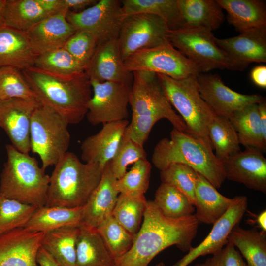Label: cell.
Here are the masks:
<instances>
[{
  "mask_svg": "<svg viewBox=\"0 0 266 266\" xmlns=\"http://www.w3.org/2000/svg\"><path fill=\"white\" fill-rule=\"evenodd\" d=\"M199 224L194 214L178 219L167 218L152 200H147L143 221L132 248L114 266H148L158 253L172 245L188 252Z\"/></svg>",
  "mask_w": 266,
  "mask_h": 266,
  "instance_id": "6da1fadb",
  "label": "cell"
},
{
  "mask_svg": "<svg viewBox=\"0 0 266 266\" xmlns=\"http://www.w3.org/2000/svg\"><path fill=\"white\" fill-rule=\"evenodd\" d=\"M22 72L38 101L55 111L69 124H78L86 116L92 97L86 71L71 78L55 76L34 66Z\"/></svg>",
  "mask_w": 266,
  "mask_h": 266,
  "instance_id": "7a4b0ae2",
  "label": "cell"
},
{
  "mask_svg": "<svg viewBox=\"0 0 266 266\" xmlns=\"http://www.w3.org/2000/svg\"><path fill=\"white\" fill-rule=\"evenodd\" d=\"M152 162L160 171L174 163L187 165L216 189L226 179L222 163L212 148L201 139L175 129L171 131L170 138H164L156 145Z\"/></svg>",
  "mask_w": 266,
  "mask_h": 266,
  "instance_id": "3957f363",
  "label": "cell"
},
{
  "mask_svg": "<svg viewBox=\"0 0 266 266\" xmlns=\"http://www.w3.org/2000/svg\"><path fill=\"white\" fill-rule=\"evenodd\" d=\"M103 169L98 164L81 162L74 153L68 151L50 176L45 206L83 207L99 185Z\"/></svg>",
  "mask_w": 266,
  "mask_h": 266,
  "instance_id": "277c9868",
  "label": "cell"
},
{
  "mask_svg": "<svg viewBox=\"0 0 266 266\" xmlns=\"http://www.w3.org/2000/svg\"><path fill=\"white\" fill-rule=\"evenodd\" d=\"M5 148L7 159L0 174V194L37 208L45 206L50 176L35 157L11 144H7Z\"/></svg>",
  "mask_w": 266,
  "mask_h": 266,
  "instance_id": "5b68a950",
  "label": "cell"
},
{
  "mask_svg": "<svg viewBox=\"0 0 266 266\" xmlns=\"http://www.w3.org/2000/svg\"><path fill=\"white\" fill-rule=\"evenodd\" d=\"M157 75L171 105L184 120L188 133L212 148L208 129L216 114L201 98L197 77L175 79Z\"/></svg>",
  "mask_w": 266,
  "mask_h": 266,
  "instance_id": "8992f818",
  "label": "cell"
},
{
  "mask_svg": "<svg viewBox=\"0 0 266 266\" xmlns=\"http://www.w3.org/2000/svg\"><path fill=\"white\" fill-rule=\"evenodd\" d=\"M68 125L55 111L41 104L33 114L30 132L31 151L39 156L44 170L55 166L68 152L70 142Z\"/></svg>",
  "mask_w": 266,
  "mask_h": 266,
  "instance_id": "52a82bcc",
  "label": "cell"
},
{
  "mask_svg": "<svg viewBox=\"0 0 266 266\" xmlns=\"http://www.w3.org/2000/svg\"><path fill=\"white\" fill-rule=\"evenodd\" d=\"M212 32L199 27L184 26L170 30L168 40L199 67L201 73L214 69L235 70L227 53L218 47Z\"/></svg>",
  "mask_w": 266,
  "mask_h": 266,
  "instance_id": "ba28073f",
  "label": "cell"
},
{
  "mask_svg": "<svg viewBox=\"0 0 266 266\" xmlns=\"http://www.w3.org/2000/svg\"><path fill=\"white\" fill-rule=\"evenodd\" d=\"M132 74L129 101L132 115L166 119L173 129L188 133L184 120L174 110L157 74L146 70L135 71Z\"/></svg>",
  "mask_w": 266,
  "mask_h": 266,
  "instance_id": "9c48e42d",
  "label": "cell"
},
{
  "mask_svg": "<svg viewBox=\"0 0 266 266\" xmlns=\"http://www.w3.org/2000/svg\"><path fill=\"white\" fill-rule=\"evenodd\" d=\"M124 65L131 73L146 70L175 79L197 77L201 73L198 66L168 40L157 46L133 53L124 61Z\"/></svg>",
  "mask_w": 266,
  "mask_h": 266,
  "instance_id": "30bf717a",
  "label": "cell"
},
{
  "mask_svg": "<svg viewBox=\"0 0 266 266\" xmlns=\"http://www.w3.org/2000/svg\"><path fill=\"white\" fill-rule=\"evenodd\" d=\"M125 17L121 1L118 0H98L81 12L67 11L66 14V20L76 30L90 32L98 45L118 39Z\"/></svg>",
  "mask_w": 266,
  "mask_h": 266,
  "instance_id": "8fae6325",
  "label": "cell"
},
{
  "mask_svg": "<svg viewBox=\"0 0 266 266\" xmlns=\"http://www.w3.org/2000/svg\"><path fill=\"white\" fill-rule=\"evenodd\" d=\"M169 31L166 21L158 16L146 13L126 16L118 38L123 62L138 50L167 40Z\"/></svg>",
  "mask_w": 266,
  "mask_h": 266,
  "instance_id": "7c38bea8",
  "label": "cell"
},
{
  "mask_svg": "<svg viewBox=\"0 0 266 266\" xmlns=\"http://www.w3.org/2000/svg\"><path fill=\"white\" fill-rule=\"evenodd\" d=\"M93 96L86 117L92 125L127 120L132 85L90 79Z\"/></svg>",
  "mask_w": 266,
  "mask_h": 266,
  "instance_id": "4fadbf2b",
  "label": "cell"
},
{
  "mask_svg": "<svg viewBox=\"0 0 266 266\" xmlns=\"http://www.w3.org/2000/svg\"><path fill=\"white\" fill-rule=\"evenodd\" d=\"M201 98L216 115L229 118L233 113L248 105L265 100L259 94L246 95L226 86L216 74L200 73L197 76Z\"/></svg>",
  "mask_w": 266,
  "mask_h": 266,
  "instance_id": "5bb4252c",
  "label": "cell"
},
{
  "mask_svg": "<svg viewBox=\"0 0 266 266\" xmlns=\"http://www.w3.org/2000/svg\"><path fill=\"white\" fill-rule=\"evenodd\" d=\"M248 206L245 196H237L226 213L214 224L206 237L197 247H192L182 258L172 266H187L196 259L208 254L212 255L228 242L232 230L241 221Z\"/></svg>",
  "mask_w": 266,
  "mask_h": 266,
  "instance_id": "9a60e30c",
  "label": "cell"
},
{
  "mask_svg": "<svg viewBox=\"0 0 266 266\" xmlns=\"http://www.w3.org/2000/svg\"><path fill=\"white\" fill-rule=\"evenodd\" d=\"M41 104L37 100L14 98L0 100V128L18 151H31L30 126L34 110Z\"/></svg>",
  "mask_w": 266,
  "mask_h": 266,
  "instance_id": "2e32d148",
  "label": "cell"
},
{
  "mask_svg": "<svg viewBox=\"0 0 266 266\" xmlns=\"http://www.w3.org/2000/svg\"><path fill=\"white\" fill-rule=\"evenodd\" d=\"M226 179L266 193V159L262 152L246 148L222 161Z\"/></svg>",
  "mask_w": 266,
  "mask_h": 266,
  "instance_id": "e0dca14e",
  "label": "cell"
},
{
  "mask_svg": "<svg viewBox=\"0 0 266 266\" xmlns=\"http://www.w3.org/2000/svg\"><path fill=\"white\" fill-rule=\"evenodd\" d=\"M45 233L19 228L0 235V266H38L37 253Z\"/></svg>",
  "mask_w": 266,
  "mask_h": 266,
  "instance_id": "ac0fdd59",
  "label": "cell"
},
{
  "mask_svg": "<svg viewBox=\"0 0 266 266\" xmlns=\"http://www.w3.org/2000/svg\"><path fill=\"white\" fill-rule=\"evenodd\" d=\"M215 41L227 53L235 70H244L253 62H266V27L241 33L234 37H215Z\"/></svg>",
  "mask_w": 266,
  "mask_h": 266,
  "instance_id": "d6986e66",
  "label": "cell"
},
{
  "mask_svg": "<svg viewBox=\"0 0 266 266\" xmlns=\"http://www.w3.org/2000/svg\"><path fill=\"white\" fill-rule=\"evenodd\" d=\"M109 162L105 165L101 180L86 203L82 207L79 227L96 229L105 219L112 215L119 195Z\"/></svg>",
  "mask_w": 266,
  "mask_h": 266,
  "instance_id": "ffe728a7",
  "label": "cell"
},
{
  "mask_svg": "<svg viewBox=\"0 0 266 266\" xmlns=\"http://www.w3.org/2000/svg\"><path fill=\"white\" fill-rule=\"evenodd\" d=\"M85 71L99 82L132 84L133 74L125 68L118 39L98 45Z\"/></svg>",
  "mask_w": 266,
  "mask_h": 266,
  "instance_id": "44dd1931",
  "label": "cell"
},
{
  "mask_svg": "<svg viewBox=\"0 0 266 266\" xmlns=\"http://www.w3.org/2000/svg\"><path fill=\"white\" fill-rule=\"evenodd\" d=\"M67 11L63 9L48 15L25 32L37 56L63 47L75 32L66 19Z\"/></svg>",
  "mask_w": 266,
  "mask_h": 266,
  "instance_id": "7402d4cb",
  "label": "cell"
},
{
  "mask_svg": "<svg viewBox=\"0 0 266 266\" xmlns=\"http://www.w3.org/2000/svg\"><path fill=\"white\" fill-rule=\"evenodd\" d=\"M129 124L125 120L102 124L99 132L82 142L80 149L83 161L98 164L104 168L113 157Z\"/></svg>",
  "mask_w": 266,
  "mask_h": 266,
  "instance_id": "603a6c76",
  "label": "cell"
},
{
  "mask_svg": "<svg viewBox=\"0 0 266 266\" xmlns=\"http://www.w3.org/2000/svg\"><path fill=\"white\" fill-rule=\"evenodd\" d=\"M37 56L25 32L6 26L0 29V67L22 71L33 66Z\"/></svg>",
  "mask_w": 266,
  "mask_h": 266,
  "instance_id": "cb8c5ba5",
  "label": "cell"
},
{
  "mask_svg": "<svg viewBox=\"0 0 266 266\" xmlns=\"http://www.w3.org/2000/svg\"><path fill=\"white\" fill-rule=\"evenodd\" d=\"M240 33L266 27V5L260 0H216Z\"/></svg>",
  "mask_w": 266,
  "mask_h": 266,
  "instance_id": "d4e9b609",
  "label": "cell"
},
{
  "mask_svg": "<svg viewBox=\"0 0 266 266\" xmlns=\"http://www.w3.org/2000/svg\"><path fill=\"white\" fill-rule=\"evenodd\" d=\"M233 201V198L221 194L199 173L195 188L194 206L196 212L194 215L199 222L213 225L226 213Z\"/></svg>",
  "mask_w": 266,
  "mask_h": 266,
  "instance_id": "484cf974",
  "label": "cell"
},
{
  "mask_svg": "<svg viewBox=\"0 0 266 266\" xmlns=\"http://www.w3.org/2000/svg\"><path fill=\"white\" fill-rule=\"evenodd\" d=\"M115 264L96 229L79 227L76 243V266H114Z\"/></svg>",
  "mask_w": 266,
  "mask_h": 266,
  "instance_id": "4316f807",
  "label": "cell"
},
{
  "mask_svg": "<svg viewBox=\"0 0 266 266\" xmlns=\"http://www.w3.org/2000/svg\"><path fill=\"white\" fill-rule=\"evenodd\" d=\"M82 207H38L24 228L30 231L47 233L64 227H79Z\"/></svg>",
  "mask_w": 266,
  "mask_h": 266,
  "instance_id": "83f0119b",
  "label": "cell"
},
{
  "mask_svg": "<svg viewBox=\"0 0 266 266\" xmlns=\"http://www.w3.org/2000/svg\"><path fill=\"white\" fill-rule=\"evenodd\" d=\"M237 132L240 144L246 148L266 149V138L263 134L257 103L247 105L229 118Z\"/></svg>",
  "mask_w": 266,
  "mask_h": 266,
  "instance_id": "f1b7e54d",
  "label": "cell"
},
{
  "mask_svg": "<svg viewBox=\"0 0 266 266\" xmlns=\"http://www.w3.org/2000/svg\"><path fill=\"white\" fill-rule=\"evenodd\" d=\"M185 25L213 31L224 21L222 8L216 0H178Z\"/></svg>",
  "mask_w": 266,
  "mask_h": 266,
  "instance_id": "f546056e",
  "label": "cell"
},
{
  "mask_svg": "<svg viewBox=\"0 0 266 266\" xmlns=\"http://www.w3.org/2000/svg\"><path fill=\"white\" fill-rule=\"evenodd\" d=\"M125 16L146 13L163 18L170 30L184 26L178 0H121Z\"/></svg>",
  "mask_w": 266,
  "mask_h": 266,
  "instance_id": "4dcf8cb0",
  "label": "cell"
},
{
  "mask_svg": "<svg viewBox=\"0 0 266 266\" xmlns=\"http://www.w3.org/2000/svg\"><path fill=\"white\" fill-rule=\"evenodd\" d=\"M228 242L237 248L247 266H266V232L244 229L238 225L230 233Z\"/></svg>",
  "mask_w": 266,
  "mask_h": 266,
  "instance_id": "1f68e13d",
  "label": "cell"
},
{
  "mask_svg": "<svg viewBox=\"0 0 266 266\" xmlns=\"http://www.w3.org/2000/svg\"><path fill=\"white\" fill-rule=\"evenodd\" d=\"M79 229L77 227H64L45 233L41 246L59 266H76Z\"/></svg>",
  "mask_w": 266,
  "mask_h": 266,
  "instance_id": "d6a6232c",
  "label": "cell"
},
{
  "mask_svg": "<svg viewBox=\"0 0 266 266\" xmlns=\"http://www.w3.org/2000/svg\"><path fill=\"white\" fill-rule=\"evenodd\" d=\"M48 15L36 0H6L4 24L26 32Z\"/></svg>",
  "mask_w": 266,
  "mask_h": 266,
  "instance_id": "836d02e7",
  "label": "cell"
},
{
  "mask_svg": "<svg viewBox=\"0 0 266 266\" xmlns=\"http://www.w3.org/2000/svg\"><path fill=\"white\" fill-rule=\"evenodd\" d=\"M147 202L144 194H119L112 215L135 236L140 229Z\"/></svg>",
  "mask_w": 266,
  "mask_h": 266,
  "instance_id": "e575fe53",
  "label": "cell"
},
{
  "mask_svg": "<svg viewBox=\"0 0 266 266\" xmlns=\"http://www.w3.org/2000/svg\"><path fill=\"white\" fill-rule=\"evenodd\" d=\"M35 67L62 78H71L85 72V67L64 48L38 55Z\"/></svg>",
  "mask_w": 266,
  "mask_h": 266,
  "instance_id": "d590c367",
  "label": "cell"
},
{
  "mask_svg": "<svg viewBox=\"0 0 266 266\" xmlns=\"http://www.w3.org/2000/svg\"><path fill=\"white\" fill-rule=\"evenodd\" d=\"M155 205L165 216L178 219L194 214L195 207L188 198L175 187L162 183L157 189Z\"/></svg>",
  "mask_w": 266,
  "mask_h": 266,
  "instance_id": "8d00e7d4",
  "label": "cell"
},
{
  "mask_svg": "<svg viewBox=\"0 0 266 266\" xmlns=\"http://www.w3.org/2000/svg\"><path fill=\"white\" fill-rule=\"evenodd\" d=\"M208 136L215 156L221 162L241 151L237 132L226 117L215 116L208 129Z\"/></svg>",
  "mask_w": 266,
  "mask_h": 266,
  "instance_id": "74e56055",
  "label": "cell"
},
{
  "mask_svg": "<svg viewBox=\"0 0 266 266\" xmlns=\"http://www.w3.org/2000/svg\"><path fill=\"white\" fill-rule=\"evenodd\" d=\"M111 254L115 263L132 248L135 236L124 228L111 215L96 228Z\"/></svg>",
  "mask_w": 266,
  "mask_h": 266,
  "instance_id": "f35d334b",
  "label": "cell"
},
{
  "mask_svg": "<svg viewBox=\"0 0 266 266\" xmlns=\"http://www.w3.org/2000/svg\"><path fill=\"white\" fill-rule=\"evenodd\" d=\"M37 208L0 194V235L24 228Z\"/></svg>",
  "mask_w": 266,
  "mask_h": 266,
  "instance_id": "ab89813d",
  "label": "cell"
},
{
  "mask_svg": "<svg viewBox=\"0 0 266 266\" xmlns=\"http://www.w3.org/2000/svg\"><path fill=\"white\" fill-rule=\"evenodd\" d=\"M14 98L37 100L21 70L12 66L0 67V100Z\"/></svg>",
  "mask_w": 266,
  "mask_h": 266,
  "instance_id": "60d3db41",
  "label": "cell"
},
{
  "mask_svg": "<svg viewBox=\"0 0 266 266\" xmlns=\"http://www.w3.org/2000/svg\"><path fill=\"white\" fill-rule=\"evenodd\" d=\"M199 173L190 166L172 164L160 171L162 183L172 185L183 193L194 206L195 188Z\"/></svg>",
  "mask_w": 266,
  "mask_h": 266,
  "instance_id": "b9f144b4",
  "label": "cell"
},
{
  "mask_svg": "<svg viewBox=\"0 0 266 266\" xmlns=\"http://www.w3.org/2000/svg\"><path fill=\"white\" fill-rule=\"evenodd\" d=\"M152 166L147 159L135 162L130 170L116 181L120 194H144L150 182Z\"/></svg>",
  "mask_w": 266,
  "mask_h": 266,
  "instance_id": "7bdbcfd3",
  "label": "cell"
},
{
  "mask_svg": "<svg viewBox=\"0 0 266 266\" xmlns=\"http://www.w3.org/2000/svg\"><path fill=\"white\" fill-rule=\"evenodd\" d=\"M144 159H146V154L143 146L131 139L125 130L117 149L109 161L110 168L118 179L127 172L129 165Z\"/></svg>",
  "mask_w": 266,
  "mask_h": 266,
  "instance_id": "ee69618b",
  "label": "cell"
},
{
  "mask_svg": "<svg viewBox=\"0 0 266 266\" xmlns=\"http://www.w3.org/2000/svg\"><path fill=\"white\" fill-rule=\"evenodd\" d=\"M98 45L96 38L91 33L86 31L76 30L63 47L86 69Z\"/></svg>",
  "mask_w": 266,
  "mask_h": 266,
  "instance_id": "f6af8a7d",
  "label": "cell"
},
{
  "mask_svg": "<svg viewBox=\"0 0 266 266\" xmlns=\"http://www.w3.org/2000/svg\"><path fill=\"white\" fill-rule=\"evenodd\" d=\"M212 255L203 263L196 264L194 266H247L239 251L229 242Z\"/></svg>",
  "mask_w": 266,
  "mask_h": 266,
  "instance_id": "bcb514c9",
  "label": "cell"
},
{
  "mask_svg": "<svg viewBox=\"0 0 266 266\" xmlns=\"http://www.w3.org/2000/svg\"><path fill=\"white\" fill-rule=\"evenodd\" d=\"M159 120L153 117L132 115L131 122L127 126L126 131L131 139L143 146L151 129Z\"/></svg>",
  "mask_w": 266,
  "mask_h": 266,
  "instance_id": "7dc6e473",
  "label": "cell"
},
{
  "mask_svg": "<svg viewBox=\"0 0 266 266\" xmlns=\"http://www.w3.org/2000/svg\"><path fill=\"white\" fill-rule=\"evenodd\" d=\"M97 0H62L64 9L68 11L78 13L95 4Z\"/></svg>",
  "mask_w": 266,
  "mask_h": 266,
  "instance_id": "c3c4849f",
  "label": "cell"
},
{
  "mask_svg": "<svg viewBox=\"0 0 266 266\" xmlns=\"http://www.w3.org/2000/svg\"><path fill=\"white\" fill-rule=\"evenodd\" d=\"M252 81L260 87H266V66L261 65L255 66L251 72Z\"/></svg>",
  "mask_w": 266,
  "mask_h": 266,
  "instance_id": "681fc988",
  "label": "cell"
},
{
  "mask_svg": "<svg viewBox=\"0 0 266 266\" xmlns=\"http://www.w3.org/2000/svg\"><path fill=\"white\" fill-rule=\"evenodd\" d=\"M36 1L49 15L53 14L65 9L63 6L62 0H36Z\"/></svg>",
  "mask_w": 266,
  "mask_h": 266,
  "instance_id": "f907efd6",
  "label": "cell"
},
{
  "mask_svg": "<svg viewBox=\"0 0 266 266\" xmlns=\"http://www.w3.org/2000/svg\"><path fill=\"white\" fill-rule=\"evenodd\" d=\"M37 262L40 266H59L42 246L40 247L37 253Z\"/></svg>",
  "mask_w": 266,
  "mask_h": 266,
  "instance_id": "816d5d0a",
  "label": "cell"
},
{
  "mask_svg": "<svg viewBox=\"0 0 266 266\" xmlns=\"http://www.w3.org/2000/svg\"><path fill=\"white\" fill-rule=\"evenodd\" d=\"M260 122L264 136L266 138V102L264 100L258 104Z\"/></svg>",
  "mask_w": 266,
  "mask_h": 266,
  "instance_id": "f5cc1de1",
  "label": "cell"
},
{
  "mask_svg": "<svg viewBox=\"0 0 266 266\" xmlns=\"http://www.w3.org/2000/svg\"><path fill=\"white\" fill-rule=\"evenodd\" d=\"M261 231L266 232V211L263 210L256 216L255 220Z\"/></svg>",
  "mask_w": 266,
  "mask_h": 266,
  "instance_id": "db71d44e",
  "label": "cell"
},
{
  "mask_svg": "<svg viewBox=\"0 0 266 266\" xmlns=\"http://www.w3.org/2000/svg\"><path fill=\"white\" fill-rule=\"evenodd\" d=\"M6 0H0V29L4 27V10Z\"/></svg>",
  "mask_w": 266,
  "mask_h": 266,
  "instance_id": "11a10c76",
  "label": "cell"
},
{
  "mask_svg": "<svg viewBox=\"0 0 266 266\" xmlns=\"http://www.w3.org/2000/svg\"><path fill=\"white\" fill-rule=\"evenodd\" d=\"M155 266H165V265L163 262H161L157 264Z\"/></svg>",
  "mask_w": 266,
  "mask_h": 266,
  "instance_id": "9f6ffc18",
  "label": "cell"
}]
</instances>
